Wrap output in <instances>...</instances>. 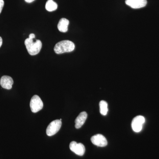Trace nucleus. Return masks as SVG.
<instances>
[{"label": "nucleus", "instance_id": "16", "mask_svg": "<svg viewBox=\"0 0 159 159\" xmlns=\"http://www.w3.org/2000/svg\"><path fill=\"white\" fill-rule=\"evenodd\" d=\"M34 0H25V1L27 3H31L34 2Z\"/></svg>", "mask_w": 159, "mask_h": 159}, {"label": "nucleus", "instance_id": "11", "mask_svg": "<svg viewBox=\"0 0 159 159\" xmlns=\"http://www.w3.org/2000/svg\"><path fill=\"white\" fill-rule=\"evenodd\" d=\"M69 21L67 19L61 18L60 20L58 25L57 28L58 30L61 32H66L68 31V27L69 25Z\"/></svg>", "mask_w": 159, "mask_h": 159}, {"label": "nucleus", "instance_id": "9", "mask_svg": "<svg viewBox=\"0 0 159 159\" xmlns=\"http://www.w3.org/2000/svg\"><path fill=\"white\" fill-rule=\"evenodd\" d=\"M0 84L3 88L8 90L11 89L13 84V79L9 76H3L0 80Z\"/></svg>", "mask_w": 159, "mask_h": 159}, {"label": "nucleus", "instance_id": "1", "mask_svg": "<svg viewBox=\"0 0 159 159\" xmlns=\"http://www.w3.org/2000/svg\"><path fill=\"white\" fill-rule=\"evenodd\" d=\"M33 39H27L25 41V45L29 54L31 55H35L38 54L42 47V43L39 40H33Z\"/></svg>", "mask_w": 159, "mask_h": 159}, {"label": "nucleus", "instance_id": "8", "mask_svg": "<svg viewBox=\"0 0 159 159\" xmlns=\"http://www.w3.org/2000/svg\"><path fill=\"white\" fill-rule=\"evenodd\" d=\"M125 4L134 9H140L147 5L146 0H125Z\"/></svg>", "mask_w": 159, "mask_h": 159}, {"label": "nucleus", "instance_id": "5", "mask_svg": "<svg viewBox=\"0 0 159 159\" xmlns=\"http://www.w3.org/2000/svg\"><path fill=\"white\" fill-rule=\"evenodd\" d=\"M145 119L141 116H137L133 119L132 128L135 132H139L142 130L143 124L145 123Z\"/></svg>", "mask_w": 159, "mask_h": 159}, {"label": "nucleus", "instance_id": "2", "mask_svg": "<svg viewBox=\"0 0 159 159\" xmlns=\"http://www.w3.org/2000/svg\"><path fill=\"white\" fill-rule=\"evenodd\" d=\"M75 49L74 43L70 40H63L57 43L54 48V51L57 54L70 52Z\"/></svg>", "mask_w": 159, "mask_h": 159}, {"label": "nucleus", "instance_id": "12", "mask_svg": "<svg viewBox=\"0 0 159 159\" xmlns=\"http://www.w3.org/2000/svg\"><path fill=\"white\" fill-rule=\"evenodd\" d=\"M45 8L48 11H54L57 9V5L53 0H48L46 3Z\"/></svg>", "mask_w": 159, "mask_h": 159}, {"label": "nucleus", "instance_id": "7", "mask_svg": "<svg viewBox=\"0 0 159 159\" xmlns=\"http://www.w3.org/2000/svg\"><path fill=\"white\" fill-rule=\"evenodd\" d=\"M91 140L93 144L99 147H105L107 145V140L105 137L100 134L94 135L91 138Z\"/></svg>", "mask_w": 159, "mask_h": 159}, {"label": "nucleus", "instance_id": "6", "mask_svg": "<svg viewBox=\"0 0 159 159\" xmlns=\"http://www.w3.org/2000/svg\"><path fill=\"white\" fill-rule=\"evenodd\" d=\"M70 148L72 152L80 156L84 155L85 153V147L82 143H77L73 141L70 143Z\"/></svg>", "mask_w": 159, "mask_h": 159}, {"label": "nucleus", "instance_id": "14", "mask_svg": "<svg viewBox=\"0 0 159 159\" xmlns=\"http://www.w3.org/2000/svg\"><path fill=\"white\" fill-rule=\"evenodd\" d=\"M4 2L3 0H0V14L2 12V10L4 7Z\"/></svg>", "mask_w": 159, "mask_h": 159}, {"label": "nucleus", "instance_id": "15", "mask_svg": "<svg viewBox=\"0 0 159 159\" xmlns=\"http://www.w3.org/2000/svg\"><path fill=\"white\" fill-rule=\"evenodd\" d=\"M35 38V34H30L29 36V38L31 39H33Z\"/></svg>", "mask_w": 159, "mask_h": 159}, {"label": "nucleus", "instance_id": "3", "mask_svg": "<svg viewBox=\"0 0 159 159\" xmlns=\"http://www.w3.org/2000/svg\"><path fill=\"white\" fill-rule=\"evenodd\" d=\"M61 124L62 122L61 120L57 119L52 121L47 127L46 130L47 134L49 136L54 135L60 130L61 127Z\"/></svg>", "mask_w": 159, "mask_h": 159}, {"label": "nucleus", "instance_id": "4", "mask_svg": "<svg viewBox=\"0 0 159 159\" xmlns=\"http://www.w3.org/2000/svg\"><path fill=\"white\" fill-rule=\"evenodd\" d=\"M30 106L31 111L36 113L42 109L43 104L41 98L37 95H34L31 98Z\"/></svg>", "mask_w": 159, "mask_h": 159}, {"label": "nucleus", "instance_id": "17", "mask_svg": "<svg viewBox=\"0 0 159 159\" xmlns=\"http://www.w3.org/2000/svg\"><path fill=\"white\" fill-rule=\"evenodd\" d=\"M2 44V37H0V48H1Z\"/></svg>", "mask_w": 159, "mask_h": 159}, {"label": "nucleus", "instance_id": "13", "mask_svg": "<svg viewBox=\"0 0 159 159\" xmlns=\"http://www.w3.org/2000/svg\"><path fill=\"white\" fill-rule=\"evenodd\" d=\"M100 112L102 116H106L108 111V104L107 102L104 100H102L99 102Z\"/></svg>", "mask_w": 159, "mask_h": 159}, {"label": "nucleus", "instance_id": "10", "mask_svg": "<svg viewBox=\"0 0 159 159\" xmlns=\"http://www.w3.org/2000/svg\"><path fill=\"white\" fill-rule=\"evenodd\" d=\"M87 117V113L86 112L83 111L80 113L75 119V128L79 129L81 127L85 122Z\"/></svg>", "mask_w": 159, "mask_h": 159}]
</instances>
